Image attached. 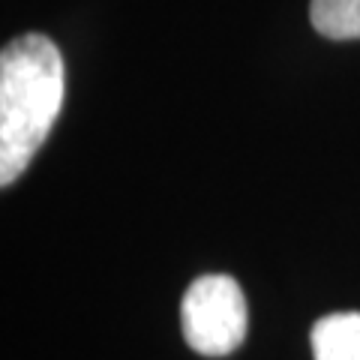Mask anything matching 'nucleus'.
Returning <instances> with one entry per match:
<instances>
[{
    "label": "nucleus",
    "mask_w": 360,
    "mask_h": 360,
    "mask_svg": "<svg viewBox=\"0 0 360 360\" xmlns=\"http://www.w3.org/2000/svg\"><path fill=\"white\" fill-rule=\"evenodd\" d=\"M315 360H360V312H330L312 324Z\"/></svg>",
    "instance_id": "obj_3"
},
{
    "label": "nucleus",
    "mask_w": 360,
    "mask_h": 360,
    "mask_svg": "<svg viewBox=\"0 0 360 360\" xmlns=\"http://www.w3.org/2000/svg\"><path fill=\"white\" fill-rule=\"evenodd\" d=\"M63 58L42 33H25L0 54V184L30 165L63 108Z\"/></svg>",
    "instance_id": "obj_1"
},
{
    "label": "nucleus",
    "mask_w": 360,
    "mask_h": 360,
    "mask_svg": "<svg viewBox=\"0 0 360 360\" xmlns=\"http://www.w3.org/2000/svg\"><path fill=\"white\" fill-rule=\"evenodd\" d=\"M309 21L328 39H360V0H312Z\"/></svg>",
    "instance_id": "obj_4"
},
{
    "label": "nucleus",
    "mask_w": 360,
    "mask_h": 360,
    "mask_svg": "<svg viewBox=\"0 0 360 360\" xmlns=\"http://www.w3.org/2000/svg\"><path fill=\"white\" fill-rule=\"evenodd\" d=\"M184 340L205 357H225L246 340L250 312L238 279L229 274L198 276L180 303Z\"/></svg>",
    "instance_id": "obj_2"
}]
</instances>
